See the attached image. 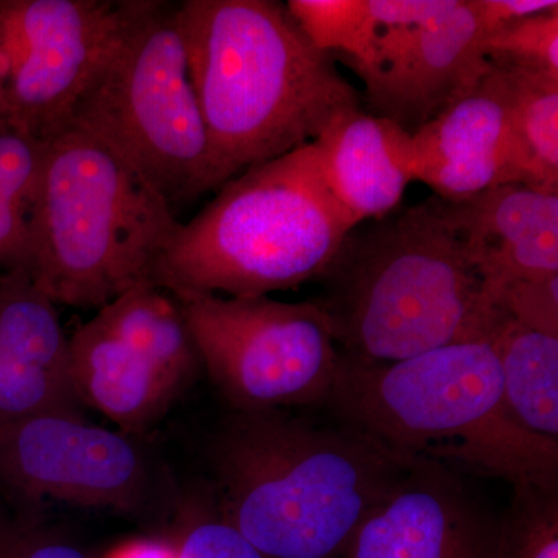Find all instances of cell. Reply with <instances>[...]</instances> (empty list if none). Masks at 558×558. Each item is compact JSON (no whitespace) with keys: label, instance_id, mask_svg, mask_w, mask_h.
I'll list each match as a JSON object with an SVG mask.
<instances>
[{"label":"cell","instance_id":"30bf717a","mask_svg":"<svg viewBox=\"0 0 558 558\" xmlns=\"http://www.w3.org/2000/svg\"><path fill=\"white\" fill-rule=\"evenodd\" d=\"M0 484L27 501L131 509L148 469L130 439L84 414H44L0 432Z\"/></svg>","mask_w":558,"mask_h":558},{"label":"cell","instance_id":"277c9868","mask_svg":"<svg viewBox=\"0 0 558 558\" xmlns=\"http://www.w3.org/2000/svg\"><path fill=\"white\" fill-rule=\"evenodd\" d=\"M326 407L340 424L459 475L558 488V442L532 435L513 418L487 340L387 365L341 360Z\"/></svg>","mask_w":558,"mask_h":558},{"label":"cell","instance_id":"4316f807","mask_svg":"<svg viewBox=\"0 0 558 558\" xmlns=\"http://www.w3.org/2000/svg\"><path fill=\"white\" fill-rule=\"evenodd\" d=\"M486 36L524 17L558 9L557 0H475Z\"/></svg>","mask_w":558,"mask_h":558},{"label":"cell","instance_id":"7c38bea8","mask_svg":"<svg viewBox=\"0 0 558 558\" xmlns=\"http://www.w3.org/2000/svg\"><path fill=\"white\" fill-rule=\"evenodd\" d=\"M411 137L416 182L440 201L472 199L508 183L531 185L505 76L490 61Z\"/></svg>","mask_w":558,"mask_h":558},{"label":"cell","instance_id":"d6986e66","mask_svg":"<svg viewBox=\"0 0 558 558\" xmlns=\"http://www.w3.org/2000/svg\"><path fill=\"white\" fill-rule=\"evenodd\" d=\"M94 319L180 389L199 374V351L178 301L168 290L135 286L98 311Z\"/></svg>","mask_w":558,"mask_h":558},{"label":"cell","instance_id":"ac0fdd59","mask_svg":"<svg viewBox=\"0 0 558 558\" xmlns=\"http://www.w3.org/2000/svg\"><path fill=\"white\" fill-rule=\"evenodd\" d=\"M487 341L497 355L513 418L532 435L558 442V337L497 310Z\"/></svg>","mask_w":558,"mask_h":558},{"label":"cell","instance_id":"6da1fadb","mask_svg":"<svg viewBox=\"0 0 558 558\" xmlns=\"http://www.w3.org/2000/svg\"><path fill=\"white\" fill-rule=\"evenodd\" d=\"M220 519L264 558H340L418 458L349 425L233 411L216 436Z\"/></svg>","mask_w":558,"mask_h":558},{"label":"cell","instance_id":"7402d4cb","mask_svg":"<svg viewBox=\"0 0 558 558\" xmlns=\"http://www.w3.org/2000/svg\"><path fill=\"white\" fill-rule=\"evenodd\" d=\"M286 7L315 49L340 51L352 68L368 58L374 38L371 0H289Z\"/></svg>","mask_w":558,"mask_h":558},{"label":"cell","instance_id":"8992f818","mask_svg":"<svg viewBox=\"0 0 558 558\" xmlns=\"http://www.w3.org/2000/svg\"><path fill=\"white\" fill-rule=\"evenodd\" d=\"M179 226L126 161L65 128L47 140L27 271L54 304L100 311L148 282Z\"/></svg>","mask_w":558,"mask_h":558},{"label":"cell","instance_id":"5bb4252c","mask_svg":"<svg viewBox=\"0 0 558 558\" xmlns=\"http://www.w3.org/2000/svg\"><path fill=\"white\" fill-rule=\"evenodd\" d=\"M484 38L475 0H450L398 60L365 84L369 113L413 134L487 68Z\"/></svg>","mask_w":558,"mask_h":558},{"label":"cell","instance_id":"83f0119b","mask_svg":"<svg viewBox=\"0 0 558 558\" xmlns=\"http://www.w3.org/2000/svg\"><path fill=\"white\" fill-rule=\"evenodd\" d=\"M106 558H180L179 550L159 542H132L120 546Z\"/></svg>","mask_w":558,"mask_h":558},{"label":"cell","instance_id":"7a4b0ae2","mask_svg":"<svg viewBox=\"0 0 558 558\" xmlns=\"http://www.w3.org/2000/svg\"><path fill=\"white\" fill-rule=\"evenodd\" d=\"M185 43L219 189L253 165L311 145L357 89L278 0H183Z\"/></svg>","mask_w":558,"mask_h":558},{"label":"cell","instance_id":"cb8c5ba5","mask_svg":"<svg viewBox=\"0 0 558 558\" xmlns=\"http://www.w3.org/2000/svg\"><path fill=\"white\" fill-rule=\"evenodd\" d=\"M483 51L492 64L558 78V9L492 32L483 40Z\"/></svg>","mask_w":558,"mask_h":558},{"label":"cell","instance_id":"f546056e","mask_svg":"<svg viewBox=\"0 0 558 558\" xmlns=\"http://www.w3.org/2000/svg\"><path fill=\"white\" fill-rule=\"evenodd\" d=\"M9 121V113H7L5 92H3V60L0 53V124Z\"/></svg>","mask_w":558,"mask_h":558},{"label":"cell","instance_id":"3957f363","mask_svg":"<svg viewBox=\"0 0 558 558\" xmlns=\"http://www.w3.org/2000/svg\"><path fill=\"white\" fill-rule=\"evenodd\" d=\"M312 300L341 360L387 365L462 341L487 340L497 318L486 284L433 196L355 227Z\"/></svg>","mask_w":558,"mask_h":558},{"label":"cell","instance_id":"484cf974","mask_svg":"<svg viewBox=\"0 0 558 558\" xmlns=\"http://www.w3.org/2000/svg\"><path fill=\"white\" fill-rule=\"evenodd\" d=\"M180 558H264L258 549L222 519L196 524L179 550Z\"/></svg>","mask_w":558,"mask_h":558},{"label":"cell","instance_id":"e0dca14e","mask_svg":"<svg viewBox=\"0 0 558 558\" xmlns=\"http://www.w3.org/2000/svg\"><path fill=\"white\" fill-rule=\"evenodd\" d=\"M70 376L83 405L126 432L148 427L182 389L95 319L69 339Z\"/></svg>","mask_w":558,"mask_h":558},{"label":"cell","instance_id":"9a60e30c","mask_svg":"<svg viewBox=\"0 0 558 558\" xmlns=\"http://www.w3.org/2000/svg\"><path fill=\"white\" fill-rule=\"evenodd\" d=\"M446 205L488 299L509 282L558 275V191L508 183Z\"/></svg>","mask_w":558,"mask_h":558},{"label":"cell","instance_id":"8fae6325","mask_svg":"<svg viewBox=\"0 0 558 558\" xmlns=\"http://www.w3.org/2000/svg\"><path fill=\"white\" fill-rule=\"evenodd\" d=\"M501 517L438 462L417 459L377 502L344 558H499Z\"/></svg>","mask_w":558,"mask_h":558},{"label":"cell","instance_id":"d4e9b609","mask_svg":"<svg viewBox=\"0 0 558 558\" xmlns=\"http://www.w3.org/2000/svg\"><path fill=\"white\" fill-rule=\"evenodd\" d=\"M490 300L509 318L558 337V275L509 282L495 290Z\"/></svg>","mask_w":558,"mask_h":558},{"label":"cell","instance_id":"2e32d148","mask_svg":"<svg viewBox=\"0 0 558 558\" xmlns=\"http://www.w3.org/2000/svg\"><path fill=\"white\" fill-rule=\"evenodd\" d=\"M314 146L326 186L355 227L395 213L416 182L410 132L360 108L339 113Z\"/></svg>","mask_w":558,"mask_h":558},{"label":"cell","instance_id":"f1b7e54d","mask_svg":"<svg viewBox=\"0 0 558 558\" xmlns=\"http://www.w3.org/2000/svg\"><path fill=\"white\" fill-rule=\"evenodd\" d=\"M20 558H86L78 549L64 543L36 542L33 548L21 550Z\"/></svg>","mask_w":558,"mask_h":558},{"label":"cell","instance_id":"603a6c76","mask_svg":"<svg viewBox=\"0 0 558 558\" xmlns=\"http://www.w3.org/2000/svg\"><path fill=\"white\" fill-rule=\"evenodd\" d=\"M499 558H558V488L513 487Z\"/></svg>","mask_w":558,"mask_h":558},{"label":"cell","instance_id":"52a82bcc","mask_svg":"<svg viewBox=\"0 0 558 558\" xmlns=\"http://www.w3.org/2000/svg\"><path fill=\"white\" fill-rule=\"evenodd\" d=\"M68 128L126 161L174 213L219 189L178 3L128 0L120 38Z\"/></svg>","mask_w":558,"mask_h":558},{"label":"cell","instance_id":"4fadbf2b","mask_svg":"<svg viewBox=\"0 0 558 558\" xmlns=\"http://www.w3.org/2000/svg\"><path fill=\"white\" fill-rule=\"evenodd\" d=\"M83 414L69 339L53 303L25 269L0 274V432L44 414Z\"/></svg>","mask_w":558,"mask_h":558},{"label":"cell","instance_id":"44dd1931","mask_svg":"<svg viewBox=\"0 0 558 558\" xmlns=\"http://www.w3.org/2000/svg\"><path fill=\"white\" fill-rule=\"evenodd\" d=\"M494 65L508 87L513 128L527 161L529 183L558 191V78Z\"/></svg>","mask_w":558,"mask_h":558},{"label":"cell","instance_id":"ffe728a7","mask_svg":"<svg viewBox=\"0 0 558 558\" xmlns=\"http://www.w3.org/2000/svg\"><path fill=\"white\" fill-rule=\"evenodd\" d=\"M47 140L0 124V274L27 270Z\"/></svg>","mask_w":558,"mask_h":558},{"label":"cell","instance_id":"9c48e42d","mask_svg":"<svg viewBox=\"0 0 558 558\" xmlns=\"http://www.w3.org/2000/svg\"><path fill=\"white\" fill-rule=\"evenodd\" d=\"M128 0H0L9 123L49 140L116 47Z\"/></svg>","mask_w":558,"mask_h":558},{"label":"cell","instance_id":"ba28073f","mask_svg":"<svg viewBox=\"0 0 558 558\" xmlns=\"http://www.w3.org/2000/svg\"><path fill=\"white\" fill-rule=\"evenodd\" d=\"M209 379L233 411L326 405L341 355L314 301L170 292Z\"/></svg>","mask_w":558,"mask_h":558},{"label":"cell","instance_id":"5b68a950","mask_svg":"<svg viewBox=\"0 0 558 558\" xmlns=\"http://www.w3.org/2000/svg\"><path fill=\"white\" fill-rule=\"evenodd\" d=\"M354 229L311 143L227 180L199 215L180 222L146 284L229 296L295 289L322 281Z\"/></svg>","mask_w":558,"mask_h":558}]
</instances>
